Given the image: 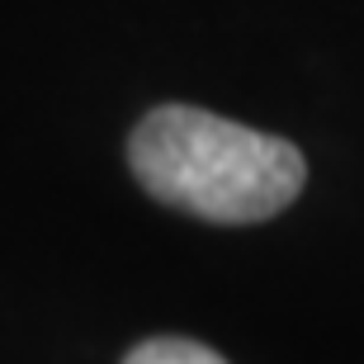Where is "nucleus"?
<instances>
[{
    "label": "nucleus",
    "instance_id": "1",
    "mask_svg": "<svg viewBox=\"0 0 364 364\" xmlns=\"http://www.w3.org/2000/svg\"><path fill=\"white\" fill-rule=\"evenodd\" d=\"M128 161L151 199L232 228L274 218L308 180V161L294 142L194 105L151 109L128 137Z\"/></svg>",
    "mask_w": 364,
    "mask_h": 364
},
{
    "label": "nucleus",
    "instance_id": "2",
    "mask_svg": "<svg viewBox=\"0 0 364 364\" xmlns=\"http://www.w3.org/2000/svg\"><path fill=\"white\" fill-rule=\"evenodd\" d=\"M123 364H228L218 350L199 346V341H185V336H156V341H142Z\"/></svg>",
    "mask_w": 364,
    "mask_h": 364
}]
</instances>
